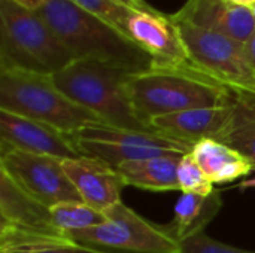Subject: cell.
I'll list each match as a JSON object with an SVG mask.
<instances>
[{
	"mask_svg": "<svg viewBox=\"0 0 255 253\" xmlns=\"http://www.w3.org/2000/svg\"><path fill=\"white\" fill-rule=\"evenodd\" d=\"M254 89H255V75H254Z\"/></svg>",
	"mask_w": 255,
	"mask_h": 253,
	"instance_id": "obj_30",
	"label": "cell"
},
{
	"mask_svg": "<svg viewBox=\"0 0 255 253\" xmlns=\"http://www.w3.org/2000/svg\"><path fill=\"white\" fill-rule=\"evenodd\" d=\"M127 33L152 57L154 67L181 69L193 66L172 16L149 9H133L127 22Z\"/></svg>",
	"mask_w": 255,
	"mask_h": 253,
	"instance_id": "obj_9",
	"label": "cell"
},
{
	"mask_svg": "<svg viewBox=\"0 0 255 253\" xmlns=\"http://www.w3.org/2000/svg\"><path fill=\"white\" fill-rule=\"evenodd\" d=\"M127 1H128V3H130V4H131L133 7H136V9H142V7H139V6H137L136 0H127Z\"/></svg>",
	"mask_w": 255,
	"mask_h": 253,
	"instance_id": "obj_27",
	"label": "cell"
},
{
	"mask_svg": "<svg viewBox=\"0 0 255 253\" xmlns=\"http://www.w3.org/2000/svg\"><path fill=\"white\" fill-rule=\"evenodd\" d=\"M230 119L218 142L236 149L255 169V91L230 88Z\"/></svg>",
	"mask_w": 255,
	"mask_h": 253,
	"instance_id": "obj_16",
	"label": "cell"
},
{
	"mask_svg": "<svg viewBox=\"0 0 255 253\" xmlns=\"http://www.w3.org/2000/svg\"><path fill=\"white\" fill-rule=\"evenodd\" d=\"M223 206L220 191H214L211 195L182 194L175 206V215L166 230L179 243L205 231L206 225L217 216Z\"/></svg>",
	"mask_w": 255,
	"mask_h": 253,
	"instance_id": "obj_18",
	"label": "cell"
},
{
	"mask_svg": "<svg viewBox=\"0 0 255 253\" xmlns=\"http://www.w3.org/2000/svg\"><path fill=\"white\" fill-rule=\"evenodd\" d=\"M49 210L54 227L64 236L102 225L106 221L103 212L93 209L82 201L60 203L52 206Z\"/></svg>",
	"mask_w": 255,
	"mask_h": 253,
	"instance_id": "obj_20",
	"label": "cell"
},
{
	"mask_svg": "<svg viewBox=\"0 0 255 253\" xmlns=\"http://www.w3.org/2000/svg\"><path fill=\"white\" fill-rule=\"evenodd\" d=\"M0 149V169L46 207L51 209L67 201H82L64 171L63 160L25 152L6 143H1Z\"/></svg>",
	"mask_w": 255,
	"mask_h": 253,
	"instance_id": "obj_8",
	"label": "cell"
},
{
	"mask_svg": "<svg viewBox=\"0 0 255 253\" xmlns=\"http://www.w3.org/2000/svg\"><path fill=\"white\" fill-rule=\"evenodd\" d=\"M136 72L117 67L91 58H79L52 75L57 88L75 103L87 107L103 119L105 124L157 133L136 113L127 81Z\"/></svg>",
	"mask_w": 255,
	"mask_h": 253,
	"instance_id": "obj_3",
	"label": "cell"
},
{
	"mask_svg": "<svg viewBox=\"0 0 255 253\" xmlns=\"http://www.w3.org/2000/svg\"><path fill=\"white\" fill-rule=\"evenodd\" d=\"M178 183H179V191L182 194L211 195L215 191L214 183L200 169L191 152L185 154L181 158L178 167Z\"/></svg>",
	"mask_w": 255,
	"mask_h": 253,
	"instance_id": "obj_22",
	"label": "cell"
},
{
	"mask_svg": "<svg viewBox=\"0 0 255 253\" xmlns=\"http://www.w3.org/2000/svg\"><path fill=\"white\" fill-rule=\"evenodd\" d=\"M0 142L25 152L55 157L60 160H73L82 157L75 145L73 136H69L45 122L1 109Z\"/></svg>",
	"mask_w": 255,
	"mask_h": 253,
	"instance_id": "obj_10",
	"label": "cell"
},
{
	"mask_svg": "<svg viewBox=\"0 0 255 253\" xmlns=\"http://www.w3.org/2000/svg\"><path fill=\"white\" fill-rule=\"evenodd\" d=\"M0 109L75 136L91 124H105L100 116L61 92L51 75L25 70H0Z\"/></svg>",
	"mask_w": 255,
	"mask_h": 253,
	"instance_id": "obj_5",
	"label": "cell"
},
{
	"mask_svg": "<svg viewBox=\"0 0 255 253\" xmlns=\"http://www.w3.org/2000/svg\"><path fill=\"white\" fill-rule=\"evenodd\" d=\"M75 4L90 10L91 13L100 16L121 33L128 36L127 33V22L133 12V6L127 4L123 0H70ZM130 37V36H128Z\"/></svg>",
	"mask_w": 255,
	"mask_h": 253,
	"instance_id": "obj_21",
	"label": "cell"
},
{
	"mask_svg": "<svg viewBox=\"0 0 255 253\" xmlns=\"http://www.w3.org/2000/svg\"><path fill=\"white\" fill-rule=\"evenodd\" d=\"M251 10H253V15H254V18H255V3L251 6Z\"/></svg>",
	"mask_w": 255,
	"mask_h": 253,
	"instance_id": "obj_29",
	"label": "cell"
},
{
	"mask_svg": "<svg viewBox=\"0 0 255 253\" xmlns=\"http://www.w3.org/2000/svg\"><path fill=\"white\" fill-rule=\"evenodd\" d=\"M175 15L197 27L223 33L242 43L250 39L255 30L251 7L230 0H188Z\"/></svg>",
	"mask_w": 255,
	"mask_h": 253,
	"instance_id": "obj_12",
	"label": "cell"
},
{
	"mask_svg": "<svg viewBox=\"0 0 255 253\" xmlns=\"http://www.w3.org/2000/svg\"><path fill=\"white\" fill-rule=\"evenodd\" d=\"M102 225L70 233L69 237L81 245L114 253H181V243L175 240L164 225H157L123 201L103 212Z\"/></svg>",
	"mask_w": 255,
	"mask_h": 253,
	"instance_id": "obj_6",
	"label": "cell"
},
{
	"mask_svg": "<svg viewBox=\"0 0 255 253\" xmlns=\"http://www.w3.org/2000/svg\"><path fill=\"white\" fill-rule=\"evenodd\" d=\"M170 16L194 69L229 88L254 89L255 72L245 58L242 42Z\"/></svg>",
	"mask_w": 255,
	"mask_h": 253,
	"instance_id": "obj_7",
	"label": "cell"
},
{
	"mask_svg": "<svg viewBox=\"0 0 255 253\" xmlns=\"http://www.w3.org/2000/svg\"><path fill=\"white\" fill-rule=\"evenodd\" d=\"M230 119L229 104L220 107H200L152 118L154 131L196 145L203 139L220 140Z\"/></svg>",
	"mask_w": 255,
	"mask_h": 253,
	"instance_id": "obj_14",
	"label": "cell"
},
{
	"mask_svg": "<svg viewBox=\"0 0 255 253\" xmlns=\"http://www.w3.org/2000/svg\"><path fill=\"white\" fill-rule=\"evenodd\" d=\"M123 1H126V0H123ZM126 3H127V1H126ZM127 4H128V3H127Z\"/></svg>",
	"mask_w": 255,
	"mask_h": 253,
	"instance_id": "obj_31",
	"label": "cell"
},
{
	"mask_svg": "<svg viewBox=\"0 0 255 253\" xmlns=\"http://www.w3.org/2000/svg\"><path fill=\"white\" fill-rule=\"evenodd\" d=\"M0 253H114L72 240L69 236H46L0 224Z\"/></svg>",
	"mask_w": 255,
	"mask_h": 253,
	"instance_id": "obj_19",
	"label": "cell"
},
{
	"mask_svg": "<svg viewBox=\"0 0 255 253\" xmlns=\"http://www.w3.org/2000/svg\"><path fill=\"white\" fill-rule=\"evenodd\" d=\"M191 155L214 185L233 182L255 170L242 154L214 139L197 142Z\"/></svg>",
	"mask_w": 255,
	"mask_h": 253,
	"instance_id": "obj_17",
	"label": "cell"
},
{
	"mask_svg": "<svg viewBox=\"0 0 255 253\" xmlns=\"http://www.w3.org/2000/svg\"><path fill=\"white\" fill-rule=\"evenodd\" d=\"M0 70L52 76L75 61L51 27L18 1L0 0Z\"/></svg>",
	"mask_w": 255,
	"mask_h": 253,
	"instance_id": "obj_4",
	"label": "cell"
},
{
	"mask_svg": "<svg viewBox=\"0 0 255 253\" xmlns=\"http://www.w3.org/2000/svg\"><path fill=\"white\" fill-rule=\"evenodd\" d=\"M63 167L87 206L105 212L121 201L126 183L111 164L82 155L73 160H63Z\"/></svg>",
	"mask_w": 255,
	"mask_h": 253,
	"instance_id": "obj_11",
	"label": "cell"
},
{
	"mask_svg": "<svg viewBox=\"0 0 255 253\" xmlns=\"http://www.w3.org/2000/svg\"><path fill=\"white\" fill-rule=\"evenodd\" d=\"M0 224L46 236H64L54 227L49 207L27 194L3 169H0Z\"/></svg>",
	"mask_w": 255,
	"mask_h": 253,
	"instance_id": "obj_13",
	"label": "cell"
},
{
	"mask_svg": "<svg viewBox=\"0 0 255 253\" xmlns=\"http://www.w3.org/2000/svg\"><path fill=\"white\" fill-rule=\"evenodd\" d=\"M127 88L137 116L146 125L152 118L163 115L226 106L230 97L229 86L193 66L181 69L154 67L133 73L127 81Z\"/></svg>",
	"mask_w": 255,
	"mask_h": 253,
	"instance_id": "obj_2",
	"label": "cell"
},
{
	"mask_svg": "<svg viewBox=\"0 0 255 253\" xmlns=\"http://www.w3.org/2000/svg\"><path fill=\"white\" fill-rule=\"evenodd\" d=\"M136 3H137V6H139V7H142V9H143V0H136Z\"/></svg>",
	"mask_w": 255,
	"mask_h": 253,
	"instance_id": "obj_28",
	"label": "cell"
},
{
	"mask_svg": "<svg viewBox=\"0 0 255 253\" xmlns=\"http://www.w3.org/2000/svg\"><path fill=\"white\" fill-rule=\"evenodd\" d=\"M230 1H233L236 4H242V6H248V7H251L255 3V0H230Z\"/></svg>",
	"mask_w": 255,
	"mask_h": 253,
	"instance_id": "obj_26",
	"label": "cell"
},
{
	"mask_svg": "<svg viewBox=\"0 0 255 253\" xmlns=\"http://www.w3.org/2000/svg\"><path fill=\"white\" fill-rule=\"evenodd\" d=\"M241 188H242V189H245V188H255V177L248 179V180H244V182L241 183Z\"/></svg>",
	"mask_w": 255,
	"mask_h": 253,
	"instance_id": "obj_25",
	"label": "cell"
},
{
	"mask_svg": "<svg viewBox=\"0 0 255 253\" xmlns=\"http://www.w3.org/2000/svg\"><path fill=\"white\" fill-rule=\"evenodd\" d=\"M39 15L73 54L136 73L154 69L152 57L131 37L70 0H15Z\"/></svg>",
	"mask_w": 255,
	"mask_h": 253,
	"instance_id": "obj_1",
	"label": "cell"
},
{
	"mask_svg": "<svg viewBox=\"0 0 255 253\" xmlns=\"http://www.w3.org/2000/svg\"><path fill=\"white\" fill-rule=\"evenodd\" d=\"M182 157V154H164L145 160L126 161L115 169L126 186L154 192L179 191L178 167Z\"/></svg>",
	"mask_w": 255,
	"mask_h": 253,
	"instance_id": "obj_15",
	"label": "cell"
},
{
	"mask_svg": "<svg viewBox=\"0 0 255 253\" xmlns=\"http://www.w3.org/2000/svg\"><path fill=\"white\" fill-rule=\"evenodd\" d=\"M244 52H245V58H247L250 67L255 72V30L250 36V39L244 43Z\"/></svg>",
	"mask_w": 255,
	"mask_h": 253,
	"instance_id": "obj_24",
	"label": "cell"
},
{
	"mask_svg": "<svg viewBox=\"0 0 255 253\" xmlns=\"http://www.w3.org/2000/svg\"><path fill=\"white\" fill-rule=\"evenodd\" d=\"M181 253H255L224 245L218 240L209 237L205 231L181 242Z\"/></svg>",
	"mask_w": 255,
	"mask_h": 253,
	"instance_id": "obj_23",
	"label": "cell"
}]
</instances>
